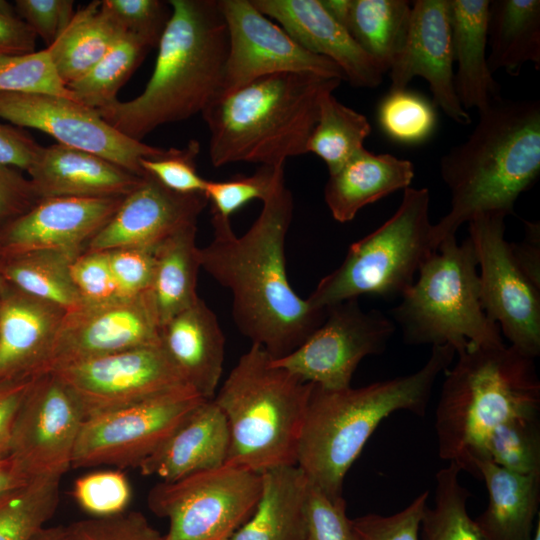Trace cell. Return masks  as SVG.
Listing matches in <instances>:
<instances>
[{
  "instance_id": "6da1fadb",
  "label": "cell",
  "mask_w": 540,
  "mask_h": 540,
  "mask_svg": "<svg viewBox=\"0 0 540 540\" xmlns=\"http://www.w3.org/2000/svg\"><path fill=\"white\" fill-rule=\"evenodd\" d=\"M293 212V195L282 179L241 236L234 233L230 219L211 212L213 238L199 249L201 269L232 294L239 331L273 359L301 345L327 311L301 298L289 283L285 241Z\"/></svg>"
},
{
  "instance_id": "7a4b0ae2",
  "label": "cell",
  "mask_w": 540,
  "mask_h": 540,
  "mask_svg": "<svg viewBox=\"0 0 540 540\" xmlns=\"http://www.w3.org/2000/svg\"><path fill=\"white\" fill-rule=\"evenodd\" d=\"M478 115L467 139L440 159L451 207L433 224L436 249L478 214H514L516 200L540 174L539 100L501 96Z\"/></svg>"
},
{
  "instance_id": "3957f363",
  "label": "cell",
  "mask_w": 540,
  "mask_h": 540,
  "mask_svg": "<svg viewBox=\"0 0 540 540\" xmlns=\"http://www.w3.org/2000/svg\"><path fill=\"white\" fill-rule=\"evenodd\" d=\"M153 73L137 97L97 111L137 141L159 126L201 113L220 94L227 28L216 0H170Z\"/></svg>"
},
{
  "instance_id": "277c9868",
  "label": "cell",
  "mask_w": 540,
  "mask_h": 540,
  "mask_svg": "<svg viewBox=\"0 0 540 540\" xmlns=\"http://www.w3.org/2000/svg\"><path fill=\"white\" fill-rule=\"evenodd\" d=\"M455 355L449 345L433 346L408 375L341 390L313 384L296 458L310 484L330 498L342 496L347 472L378 425L396 411L425 416L436 379Z\"/></svg>"
},
{
  "instance_id": "5b68a950",
  "label": "cell",
  "mask_w": 540,
  "mask_h": 540,
  "mask_svg": "<svg viewBox=\"0 0 540 540\" xmlns=\"http://www.w3.org/2000/svg\"><path fill=\"white\" fill-rule=\"evenodd\" d=\"M342 80L285 72L219 94L202 112L214 167L235 162L284 167L307 153L321 97Z\"/></svg>"
},
{
  "instance_id": "8992f818",
  "label": "cell",
  "mask_w": 540,
  "mask_h": 540,
  "mask_svg": "<svg viewBox=\"0 0 540 540\" xmlns=\"http://www.w3.org/2000/svg\"><path fill=\"white\" fill-rule=\"evenodd\" d=\"M436 408L438 455L478 478L489 434L501 423L540 414L535 358L505 343L473 346L445 371Z\"/></svg>"
},
{
  "instance_id": "52a82bcc",
  "label": "cell",
  "mask_w": 540,
  "mask_h": 540,
  "mask_svg": "<svg viewBox=\"0 0 540 540\" xmlns=\"http://www.w3.org/2000/svg\"><path fill=\"white\" fill-rule=\"evenodd\" d=\"M313 388L252 344L213 400L226 417L230 445L225 464L255 473L296 465L299 436Z\"/></svg>"
},
{
  "instance_id": "ba28073f",
  "label": "cell",
  "mask_w": 540,
  "mask_h": 540,
  "mask_svg": "<svg viewBox=\"0 0 540 540\" xmlns=\"http://www.w3.org/2000/svg\"><path fill=\"white\" fill-rule=\"evenodd\" d=\"M478 261L469 238L440 242L419 276L390 311L409 345H449L456 355L473 346L504 343L498 324L484 312Z\"/></svg>"
},
{
  "instance_id": "9c48e42d",
  "label": "cell",
  "mask_w": 540,
  "mask_h": 540,
  "mask_svg": "<svg viewBox=\"0 0 540 540\" xmlns=\"http://www.w3.org/2000/svg\"><path fill=\"white\" fill-rule=\"evenodd\" d=\"M429 204L427 188H406L395 213L350 245L340 266L319 281L307 298L309 303L326 309L360 296L401 298L437 250Z\"/></svg>"
},
{
  "instance_id": "30bf717a",
  "label": "cell",
  "mask_w": 540,
  "mask_h": 540,
  "mask_svg": "<svg viewBox=\"0 0 540 540\" xmlns=\"http://www.w3.org/2000/svg\"><path fill=\"white\" fill-rule=\"evenodd\" d=\"M261 486V474L224 464L156 484L148 506L169 521L163 540H230L253 514Z\"/></svg>"
},
{
  "instance_id": "8fae6325",
  "label": "cell",
  "mask_w": 540,
  "mask_h": 540,
  "mask_svg": "<svg viewBox=\"0 0 540 540\" xmlns=\"http://www.w3.org/2000/svg\"><path fill=\"white\" fill-rule=\"evenodd\" d=\"M205 399L185 385L149 399L86 418L72 466H139Z\"/></svg>"
},
{
  "instance_id": "7c38bea8",
  "label": "cell",
  "mask_w": 540,
  "mask_h": 540,
  "mask_svg": "<svg viewBox=\"0 0 540 540\" xmlns=\"http://www.w3.org/2000/svg\"><path fill=\"white\" fill-rule=\"evenodd\" d=\"M502 213H483L468 222L469 239L480 268L481 302L510 345L532 358L540 354V286L514 259L505 239Z\"/></svg>"
},
{
  "instance_id": "4fadbf2b",
  "label": "cell",
  "mask_w": 540,
  "mask_h": 540,
  "mask_svg": "<svg viewBox=\"0 0 540 540\" xmlns=\"http://www.w3.org/2000/svg\"><path fill=\"white\" fill-rule=\"evenodd\" d=\"M326 309L323 323L295 350L272 358V364L320 388L341 390L351 387L363 358L385 351L396 325L379 310L364 311L358 299Z\"/></svg>"
},
{
  "instance_id": "5bb4252c",
  "label": "cell",
  "mask_w": 540,
  "mask_h": 540,
  "mask_svg": "<svg viewBox=\"0 0 540 540\" xmlns=\"http://www.w3.org/2000/svg\"><path fill=\"white\" fill-rule=\"evenodd\" d=\"M84 421L79 401L55 373L35 376L13 421L9 456L29 480L61 479Z\"/></svg>"
},
{
  "instance_id": "9a60e30c",
  "label": "cell",
  "mask_w": 540,
  "mask_h": 540,
  "mask_svg": "<svg viewBox=\"0 0 540 540\" xmlns=\"http://www.w3.org/2000/svg\"><path fill=\"white\" fill-rule=\"evenodd\" d=\"M0 118L42 131L58 144L98 155L138 176L146 174L142 158L159 157L167 150L129 138L96 110L56 95L0 92Z\"/></svg>"
},
{
  "instance_id": "2e32d148",
  "label": "cell",
  "mask_w": 540,
  "mask_h": 540,
  "mask_svg": "<svg viewBox=\"0 0 540 540\" xmlns=\"http://www.w3.org/2000/svg\"><path fill=\"white\" fill-rule=\"evenodd\" d=\"M218 4L228 35L220 94L285 72L345 80L335 63L304 49L251 0H218Z\"/></svg>"
},
{
  "instance_id": "e0dca14e",
  "label": "cell",
  "mask_w": 540,
  "mask_h": 540,
  "mask_svg": "<svg viewBox=\"0 0 540 540\" xmlns=\"http://www.w3.org/2000/svg\"><path fill=\"white\" fill-rule=\"evenodd\" d=\"M160 345V323L151 292L66 312L38 374L86 360Z\"/></svg>"
},
{
  "instance_id": "ac0fdd59",
  "label": "cell",
  "mask_w": 540,
  "mask_h": 540,
  "mask_svg": "<svg viewBox=\"0 0 540 540\" xmlns=\"http://www.w3.org/2000/svg\"><path fill=\"white\" fill-rule=\"evenodd\" d=\"M52 373L75 395L85 419L189 385L160 345L86 360Z\"/></svg>"
},
{
  "instance_id": "d6986e66",
  "label": "cell",
  "mask_w": 540,
  "mask_h": 540,
  "mask_svg": "<svg viewBox=\"0 0 540 540\" xmlns=\"http://www.w3.org/2000/svg\"><path fill=\"white\" fill-rule=\"evenodd\" d=\"M207 203L204 193L174 192L146 172L140 183L124 197L113 217L90 239L84 251L154 250L178 230L197 224Z\"/></svg>"
},
{
  "instance_id": "ffe728a7",
  "label": "cell",
  "mask_w": 540,
  "mask_h": 540,
  "mask_svg": "<svg viewBox=\"0 0 540 540\" xmlns=\"http://www.w3.org/2000/svg\"><path fill=\"white\" fill-rule=\"evenodd\" d=\"M453 63L448 0L415 1L406 43L388 71L390 91L406 89L414 77H422L434 104L456 123L468 125L470 114L455 92Z\"/></svg>"
},
{
  "instance_id": "44dd1931",
  "label": "cell",
  "mask_w": 540,
  "mask_h": 540,
  "mask_svg": "<svg viewBox=\"0 0 540 540\" xmlns=\"http://www.w3.org/2000/svg\"><path fill=\"white\" fill-rule=\"evenodd\" d=\"M124 197H50L0 228V257L36 250L80 254Z\"/></svg>"
},
{
  "instance_id": "7402d4cb",
  "label": "cell",
  "mask_w": 540,
  "mask_h": 540,
  "mask_svg": "<svg viewBox=\"0 0 540 540\" xmlns=\"http://www.w3.org/2000/svg\"><path fill=\"white\" fill-rule=\"evenodd\" d=\"M307 51L335 63L355 87L375 88L386 73L320 0H251Z\"/></svg>"
},
{
  "instance_id": "603a6c76",
  "label": "cell",
  "mask_w": 540,
  "mask_h": 540,
  "mask_svg": "<svg viewBox=\"0 0 540 540\" xmlns=\"http://www.w3.org/2000/svg\"><path fill=\"white\" fill-rule=\"evenodd\" d=\"M65 313L9 284L0 297V382L37 376Z\"/></svg>"
},
{
  "instance_id": "cb8c5ba5",
  "label": "cell",
  "mask_w": 540,
  "mask_h": 540,
  "mask_svg": "<svg viewBox=\"0 0 540 540\" xmlns=\"http://www.w3.org/2000/svg\"><path fill=\"white\" fill-rule=\"evenodd\" d=\"M27 173L40 199L125 197L143 177L103 157L61 144L42 147Z\"/></svg>"
},
{
  "instance_id": "d4e9b609",
  "label": "cell",
  "mask_w": 540,
  "mask_h": 540,
  "mask_svg": "<svg viewBox=\"0 0 540 540\" xmlns=\"http://www.w3.org/2000/svg\"><path fill=\"white\" fill-rule=\"evenodd\" d=\"M229 445L226 417L213 399H207L138 467L144 476L171 482L224 465Z\"/></svg>"
},
{
  "instance_id": "484cf974",
  "label": "cell",
  "mask_w": 540,
  "mask_h": 540,
  "mask_svg": "<svg viewBox=\"0 0 540 540\" xmlns=\"http://www.w3.org/2000/svg\"><path fill=\"white\" fill-rule=\"evenodd\" d=\"M160 346L185 381L213 399L225 358V337L216 314L199 298L160 327Z\"/></svg>"
},
{
  "instance_id": "4316f807",
  "label": "cell",
  "mask_w": 540,
  "mask_h": 540,
  "mask_svg": "<svg viewBox=\"0 0 540 540\" xmlns=\"http://www.w3.org/2000/svg\"><path fill=\"white\" fill-rule=\"evenodd\" d=\"M454 87L461 106L478 112L501 97L487 61L489 0H448Z\"/></svg>"
},
{
  "instance_id": "83f0119b",
  "label": "cell",
  "mask_w": 540,
  "mask_h": 540,
  "mask_svg": "<svg viewBox=\"0 0 540 540\" xmlns=\"http://www.w3.org/2000/svg\"><path fill=\"white\" fill-rule=\"evenodd\" d=\"M414 175L411 161L391 154H374L363 148L329 174L324 199L333 218L346 223L363 207L410 187Z\"/></svg>"
},
{
  "instance_id": "f1b7e54d",
  "label": "cell",
  "mask_w": 540,
  "mask_h": 540,
  "mask_svg": "<svg viewBox=\"0 0 540 540\" xmlns=\"http://www.w3.org/2000/svg\"><path fill=\"white\" fill-rule=\"evenodd\" d=\"M488 504L474 522L483 540H532L539 516L540 475L509 472L486 459L475 463ZM538 518V517H537Z\"/></svg>"
},
{
  "instance_id": "f546056e",
  "label": "cell",
  "mask_w": 540,
  "mask_h": 540,
  "mask_svg": "<svg viewBox=\"0 0 540 540\" xmlns=\"http://www.w3.org/2000/svg\"><path fill=\"white\" fill-rule=\"evenodd\" d=\"M261 494L251 517L230 540H305L310 482L297 465L261 473Z\"/></svg>"
},
{
  "instance_id": "4dcf8cb0",
  "label": "cell",
  "mask_w": 540,
  "mask_h": 540,
  "mask_svg": "<svg viewBox=\"0 0 540 540\" xmlns=\"http://www.w3.org/2000/svg\"><path fill=\"white\" fill-rule=\"evenodd\" d=\"M487 38V61L492 73L504 70L516 76L526 63L539 70L540 1H490Z\"/></svg>"
},
{
  "instance_id": "1f68e13d",
  "label": "cell",
  "mask_w": 540,
  "mask_h": 540,
  "mask_svg": "<svg viewBox=\"0 0 540 540\" xmlns=\"http://www.w3.org/2000/svg\"><path fill=\"white\" fill-rule=\"evenodd\" d=\"M196 233L197 224L188 225L154 249L155 268L150 292L160 327L200 298L197 280L201 263Z\"/></svg>"
},
{
  "instance_id": "d6a6232c",
  "label": "cell",
  "mask_w": 540,
  "mask_h": 540,
  "mask_svg": "<svg viewBox=\"0 0 540 540\" xmlns=\"http://www.w3.org/2000/svg\"><path fill=\"white\" fill-rule=\"evenodd\" d=\"M125 33L101 1H93L75 12L66 29L47 49L67 85L86 74Z\"/></svg>"
},
{
  "instance_id": "836d02e7",
  "label": "cell",
  "mask_w": 540,
  "mask_h": 540,
  "mask_svg": "<svg viewBox=\"0 0 540 540\" xmlns=\"http://www.w3.org/2000/svg\"><path fill=\"white\" fill-rule=\"evenodd\" d=\"M78 255L61 250L5 255L0 257V272L8 284L70 312L82 306L70 272Z\"/></svg>"
},
{
  "instance_id": "e575fe53",
  "label": "cell",
  "mask_w": 540,
  "mask_h": 540,
  "mask_svg": "<svg viewBox=\"0 0 540 540\" xmlns=\"http://www.w3.org/2000/svg\"><path fill=\"white\" fill-rule=\"evenodd\" d=\"M411 8L405 0H352L346 28L386 73L406 43Z\"/></svg>"
},
{
  "instance_id": "d590c367",
  "label": "cell",
  "mask_w": 540,
  "mask_h": 540,
  "mask_svg": "<svg viewBox=\"0 0 540 540\" xmlns=\"http://www.w3.org/2000/svg\"><path fill=\"white\" fill-rule=\"evenodd\" d=\"M370 133L371 125L365 115L339 102L333 92H327L320 99L306 151L322 159L332 174L364 148Z\"/></svg>"
},
{
  "instance_id": "8d00e7d4",
  "label": "cell",
  "mask_w": 540,
  "mask_h": 540,
  "mask_svg": "<svg viewBox=\"0 0 540 540\" xmlns=\"http://www.w3.org/2000/svg\"><path fill=\"white\" fill-rule=\"evenodd\" d=\"M150 47L125 33L86 74L67 84L74 100L96 111L114 105L117 94L145 57Z\"/></svg>"
},
{
  "instance_id": "74e56055",
  "label": "cell",
  "mask_w": 540,
  "mask_h": 540,
  "mask_svg": "<svg viewBox=\"0 0 540 540\" xmlns=\"http://www.w3.org/2000/svg\"><path fill=\"white\" fill-rule=\"evenodd\" d=\"M59 478H37L0 496V540H32L59 503Z\"/></svg>"
},
{
  "instance_id": "f35d334b",
  "label": "cell",
  "mask_w": 540,
  "mask_h": 540,
  "mask_svg": "<svg viewBox=\"0 0 540 540\" xmlns=\"http://www.w3.org/2000/svg\"><path fill=\"white\" fill-rule=\"evenodd\" d=\"M453 463L436 473L434 506H426L420 525L422 540H483L467 510L471 493L460 483Z\"/></svg>"
},
{
  "instance_id": "ab89813d",
  "label": "cell",
  "mask_w": 540,
  "mask_h": 540,
  "mask_svg": "<svg viewBox=\"0 0 540 540\" xmlns=\"http://www.w3.org/2000/svg\"><path fill=\"white\" fill-rule=\"evenodd\" d=\"M520 475H540V414L498 425L484 445V460Z\"/></svg>"
},
{
  "instance_id": "60d3db41",
  "label": "cell",
  "mask_w": 540,
  "mask_h": 540,
  "mask_svg": "<svg viewBox=\"0 0 540 540\" xmlns=\"http://www.w3.org/2000/svg\"><path fill=\"white\" fill-rule=\"evenodd\" d=\"M382 131L394 141L418 144L434 132L437 117L432 104L407 88L394 90L382 99L377 109Z\"/></svg>"
},
{
  "instance_id": "b9f144b4",
  "label": "cell",
  "mask_w": 540,
  "mask_h": 540,
  "mask_svg": "<svg viewBox=\"0 0 540 540\" xmlns=\"http://www.w3.org/2000/svg\"><path fill=\"white\" fill-rule=\"evenodd\" d=\"M0 92L50 94L73 99L47 48L0 56Z\"/></svg>"
},
{
  "instance_id": "7bdbcfd3",
  "label": "cell",
  "mask_w": 540,
  "mask_h": 540,
  "mask_svg": "<svg viewBox=\"0 0 540 540\" xmlns=\"http://www.w3.org/2000/svg\"><path fill=\"white\" fill-rule=\"evenodd\" d=\"M284 179V167L260 166L250 176H237L223 181L207 180L204 195L211 203V212L230 217L252 200L264 201Z\"/></svg>"
},
{
  "instance_id": "ee69618b",
  "label": "cell",
  "mask_w": 540,
  "mask_h": 540,
  "mask_svg": "<svg viewBox=\"0 0 540 540\" xmlns=\"http://www.w3.org/2000/svg\"><path fill=\"white\" fill-rule=\"evenodd\" d=\"M73 497L92 517H106L125 512L132 489L123 472L100 470L79 477L73 486Z\"/></svg>"
},
{
  "instance_id": "f6af8a7d",
  "label": "cell",
  "mask_w": 540,
  "mask_h": 540,
  "mask_svg": "<svg viewBox=\"0 0 540 540\" xmlns=\"http://www.w3.org/2000/svg\"><path fill=\"white\" fill-rule=\"evenodd\" d=\"M200 144L191 140L182 149L170 148L155 158L140 160L143 170L156 178L166 188L181 194L204 193L207 180L196 169Z\"/></svg>"
},
{
  "instance_id": "bcb514c9",
  "label": "cell",
  "mask_w": 540,
  "mask_h": 540,
  "mask_svg": "<svg viewBox=\"0 0 540 540\" xmlns=\"http://www.w3.org/2000/svg\"><path fill=\"white\" fill-rule=\"evenodd\" d=\"M64 540H163L140 512L92 517L65 527Z\"/></svg>"
},
{
  "instance_id": "7dc6e473",
  "label": "cell",
  "mask_w": 540,
  "mask_h": 540,
  "mask_svg": "<svg viewBox=\"0 0 540 540\" xmlns=\"http://www.w3.org/2000/svg\"><path fill=\"white\" fill-rule=\"evenodd\" d=\"M101 3L126 33L140 38L150 48L158 45L171 16L169 3L160 0H104Z\"/></svg>"
},
{
  "instance_id": "c3c4849f",
  "label": "cell",
  "mask_w": 540,
  "mask_h": 540,
  "mask_svg": "<svg viewBox=\"0 0 540 540\" xmlns=\"http://www.w3.org/2000/svg\"><path fill=\"white\" fill-rule=\"evenodd\" d=\"M427 500L428 492L425 491L395 514H366L351 519L357 540H419Z\"/></svg>"
},
{
  "instance_id": "681fc988",
  "label": "cell",
  "mask_w": 540,
  "mask_h": 540,
  "mask_svg": "<svg viewBox=\"0 0 540 540\" xmlns=\"http://www.w3.org/2000/svg\"><path fill=\"white\" fill-rule=\"evenodd\" d=\"M305 540H357L343 496L330 498L310 484Z\"/></svg>"
},
{
  "instance_id": "f907efd6",
  "label": "cell",
  "mask_w": 540,
  "mask_h": 540,
  "mask_svg": "<svg viewBox=\"0 0 540 540\" xmlns=\"http://www.w3.org/2000/svg\"><path fill=\"white\" fill-rule=\"evenodd\" d=\"M70 272L82 305H100L121 298L107 252L83 251L72 261Z\"/></svg>"
},
{
  "instance_id": "816d5d0a",
  "label": "cell",
  "mask_w": 540,
  "mask_h": 540,
  "mask_svg": "<svg viewBox=\"0 0 540 540\" xmlns=\"http://www.w3.org/2000/svg\"><path fill=\"white\" fill-rule=\"evenodd\" d=\"M106 252L121 298L136 297L151 290L155 268L154 250L119 248Z\"/></svg>"
},
{
  "instance_id": "f5cc1de1",
  "label": "cell",
  "mask_w": 540,
  "mask_h": 540,
  "mask_svg": "<svg viewBox=\"0 0 540 540\" xmlns=\"http://www.w3.org/2000/svg\"><path fill=\"white\" fill-rule=\"evenodd\" d=\"M15 11L47 47L52 45L71 22L72 0H16Z\"/></svg>"
},
{
  "instance_id": "db71d44e",
  "label": "cell",
  "mask_w": 540,
  "mask_h": 540,
  "mask_svg": "<svg viewBox=\"0 0 540 540\" xmlns=\"http://www.w3.org/2000/svg\"><path fill=\"white\" fill-rule=\"evenodd\" d=\"M39 200L29 178L18 169L0 164V228L29 211Z\"/></svg>"
},
{
  "instance_id": "11a10c76",
  "label": "cell",
  "mask_w": 540,
  "mask_h": 540,
  "mask_svg": "<svg viewBox=\"0 0 540 540\" xmlns=\"http://www.w3.org/2000/svg\"><path fill=\"white\" fill-rule=\"evenodd\" d=\"M41 148L22 128L0 123L1 165L28 172Z\"/></svg>"
},
{
  "instance_id": "9f6ffc18",
  "label": "cell",
  "mask_w": 540,
  "mask_h": 540,
  "mask_svg": "<svg viewBox=\"0 0 540 540\" xmlns=\"http://www.w3.org/2000/svg\"><path fill=\"white\" fill-rule=\"evenodd\" d=\"M37 38L19 18L14 5L0 0V56L34 52Z\"/></svg>"
},
{
  "instance_id": "6f0895ef",
  "label": "cell",
  "mask_w": 540,
  "mask_h": 540,
  "mask_svg": "<svg viewBox=\"0 0 540 540\" xmlns=\"http://www.w3.org/2000/svg\"><path fill=\"white\" fill-rule=\"evenodd\" d=\"M33 378L0 382V457L9 455L13 421Z\"/></svg>"
},
{
  "instance_id": "680465c9",
  "label": "cell",
  "mask_w": 540,
  "mask_h": 540,
  "mask_svg": "<svg viewBox=\"0 0 540 540\" xmlns=\"http://www.w3.org/2000/svg\"><path fill=\"white\" fill-rule=\"evenodd\" d=\"M514 259L537 286H540V225L525 221V237L520 243H510Z\"/></svg>"
},
{
  "instance_id": "91938a15",
  "label": "cell",
  "mask_w": 540,
  "mask_h": 540,
  "mask_svg": "<svg viewBox=\"0 0 540 540\" xmlns=\"http://www.w3.org/2000/svg\"><path fill=\"white\" fill-rule=\"evenodd\" d=\"M30 481L9 456L0 457V496Z\"/></svg>"
},
{
  "instance_id": "94428289",
  "label": "cell",
  "mask_w": 540,
  "mask_h": 540,
  "mask_svg": "<svg viewBox=\"0 0 540 540\" xmlns=\"http://www.w3.org/2000/svg\"><path fill=\"white\" fill-rule=\"evenodd\" d=\"M325 10L342 26L347 27L352 0H320ZM347 29V28H346Z\"/></svg>"
},
{
  "instance_id": "6125c7cd",
  "label": "cell",
  "mask_w": 540,
  "mask_h": 540,
  "mask_svg": "<svg viewBox=\"0 0 540 540\" xmlns=\"http://www.w3.org/2000/svg\"><path fill=\"white\" fill-rule=\"evenodd\" d=\"M64 526H49L43 528L32 540H64Z\"/></svg>"
},
{
  "instance_id": "be15d7a7",
  "label": "cell",
  "mask_w": 540,
  "mask_h": 540,
  "mask_svg": "<svg viewBox=\"0 0 540 540\" xmlns=\"http://www.w3.org/2000/svg\"><path fill=\"white\" fill-rule=\"evenodd\" d=\"M8 287H9L8 282L5 280V278L0 272V297L7 290Z\"/></svg>"
},
{
  "instance_id": "e7e4bbea",
  "label": "cell",
  "mask_w": 540,
  "mask_h": 540,
  "mask_svg": "<svg viewBox=\"0 0 540 540\" xmlns=\"http://www.w3.org/2000/svg\"><path fill=\"white\" fill-rule=\"evenodd\" d=\"M532 540H540V515L537 518Z\"/></svg>"
}]
</instances>
